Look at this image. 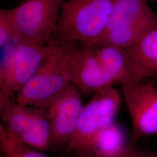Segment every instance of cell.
Wrapping results in <instances>:
<instances>
[{
	"label": "cell",
	"mask_w": 157,
	"mask_h": 157,
	"mask_svg": "<svg viewBox=\"0 0 157 157\" xmlns=\"http://www.w3.org/2000/svg\"><path fill=\"white\" fill-rule=\"evenodd\" d=\"M118 0H68L61 13L48 44H83L90 48L107 28Z\"/></svg>",
	"instance_id": "1"
},
{
	"label": "cell",
	"mask_w": 157,
	"mask_h": 157,
	"mask_svg": "<svg viewBox=\"0 0 157 157\" xmlns=\"http://www.w3.org/2000/svg\"><path fill=\"white\" fill-rule=\"evenodd\" d=\"M62 0H23L10 10L15 31V43L44 46L59 17Z\"/></svg>",
	"instance_id": "2"
},
{
	"label": "cell",
	"mask_w": 157,
	"mask_h": 157,
	"mask_svg": "<svg viewBox=\"0 0 157 157\" xmlns=\"http://www.w3.org/2000/svg\"><path fill=\"white\" fill-rule=\"evenodd\" d=\"M121 104V95L113 86L95 93L83 107L66 152L76 153L84 149L101 130L115 122Z\"/></svg>",
	"instance_id": "3"
},
{
	"label": "cell",
	"mask_w": 157,
	"mask_h": 157,
	"mask_svg": "<svg viewBox=\"0 0 157 157\" xmlns=\"http://www.w3.org/2000/svg\"><path fill=\"white\" fill-rule=\"evenodd\" d=\"M60 47L15 43L8 47L0 66V91L16 98L45 59Z\"/></svg>",
	"instance_id": "4"
},
{
	"label": "cell",
	"mask_w": 157,
	"mask_h": 157,
	"mask_svg": "<svg viewBox=\"0 0 157 157\" xmlns=\"http://www.w3.org/2000/svg\"><path fill=\"white\" fill-rule=\"evenodd\" d=\"M61 65L71 83L85 94L117 84L96 56L93 48L77 44L61 46Z\"/></svg>",
	"instance_id": "5"
},
{
	"label": "cell",
	"mask_w": 157,
	"mask_h": 157,
	"mask_svg": "<svg viewBox=\"0 0 157 157\" xmlns=\"http://www.w3.org/2000/svg\"><path fill=\"white\" fill-rule=\"evenodd\" d=\"M62 48L48 56L36 72L17 93L20 104L47 108L56 97L71 84L64 72L61 61Z\"/></svg>",
	"instance_id": "6"
},
{
	"label": "cell",
	"mask_w": 157,
	"mask_h": 157,
	"mask_svg": "<svg viewBox=\"0 0 157 157\" xmlns=\"http://www.w3.org/2000/svg\"><path fill=\"white\" fill-rule=\"evenodd\" d=\"M122 94L132 124L130 143L157 135V87L143 81L122 86Z\"/></svg>",
	"instance_id": "7"
},
{
	"label": "cell",
	"mask_w": 157,
	"mask_h": 157,
	"mask_svg": "<svg viewBox=\"0 0 157 157\" xmlns=\"http://www.w3.org/2000/svg\"><path fill=\"white\" fill-rule=\"evenodd\" d=\"M84 106L81 92L72 84L51 103L47 109L52 130V147L67 145Z\"/></svg>",
	"instance_id": "8"
},
{
	"label": "cell",
	"mask_w": 157,
	"mask_h": 157,
	"mask_svg": "<svg viewBox=\"0 0 157 157\" xmlns=\"http://www.w3.org/2000/svg\"><path fill=\"white\" fill-rule=\"evenodd\" d=\"M117 84L135 83L147 78L144 71L135 62L126 48L116 46L91 48Z\"/></svg>",
	"instance_id": "9"
},
{
	"label": "cell",
	"mask_w": 157,
	"mask_h": 157,
	"mask_svg": "<svg viewBox=\"0 0 157 157\" xmlns=\"http://www.w3.org/2000/svg\"><path fill=\"white\" fill-rule=\"evenodd\" d=\"M157 28V14L133 22L120 25L105 31L90 48L116 46L128 48Z\"/></svg>",
	"instance_id": "10"
},
{
	"label": "cell",
	"mask_w": 157,
	"mask_h": 157,
	"mask_svg": "<svg viewBox=\"0 0 157 157\" xmlns=\"http://www.w3.org/2000/svg\"><path fill=\"white\" fill-rule=\"evenodd\" d=\"M129 143L124 128L114 122L101 130L84 149L75 154L90 157H116L127 148Z\"/></svg>",
	"instance_id": "11"
},
{
	"label": "cell",
	"mask_w": 157,
	"mask_h": 157,
	"mask_svg": "<svg viewBox=\"0 0 157 157\" xmlns=\"http://www.w3.org/2000/svg\"><path fill=\"white\" fill-rule=\"evenodd\" d=\"M22 144L37 150L45 151L52 147V130L48 109L38 108L33 122L28 130L17 140Z\"/></svg>",
	"instance_id": "12"
},
{
	"label": "cell",
	"mask_w": 157,
	"mask_h": 157,
	"mask_svg": "<svg viewBox=\"0 0 157 157\" xmlns=\"http://www.w3.org/2000/svg\"><path fill=\"white\" fill-rule=\"evenodd\" d=\"M126 49L148 78L157 76V28Z\"/></svg>",
	"instance_id": "13"
},
{
	"label": "cell",
	"mask_w": 157,
	"mask_h": 157,
	"mask_svg": "<svg viewBox=\"0 0 157 157\" xmlns=\"http://www.w3.org/2000/svg\"><path fill=\"white\" fill-rule=\"evenodd\" d=\"M155 14L147 0H118L105 32L120 25L140 21Z\"/></svg>",
	"instance_id": "14"
},
{
	"label": "cell",
	"mask_w": 157,
	"mask_h": 157,
	"mask_svg": "<svg viewBox=\"0 0 157 157\" xmlns=\"http://www.w3.org/2000/svg\"><path fill=\"white\" fill-rule=\"evenodd\" d=\"M15 31L12 21L10 10H0V45L7 47L12 42L14 43Z\"/></svg>",
	"instance_id": "15"
},
{
	"label": "cell",
	"mask_w": 157,
	"mask_h": 157,
	"mask_svg": "<svg viewBox=\"0 0 157 157\" xmlns=\"http://www.w3.org/2000/svg\"><path fill=\"white\" fill-rule=\"evenodd\" d=\"M76 157H90L82 154H76ZM116 157H157V151H151L137 146L136 143H129L127 148Z\"/></svg>",
	"instance_id": "16"
},
{
	"label": "cell",
	"mask_w": 157,
	"mask_h": 157,
	"mask_svg": "<svg viewBox=\"0 0 157 157\" xmlns=\"http://www.w3.org/2000/svg\"><path fill=\"white\" fill-rule=\"evenodd\" d=\"M1 157H48L39 150H33L22 144L14 146L11 151Z\"/></svg>",
	"instance_id": "17"
},
{
	"label": "cell",
	"mask_w": 157,
	"mask_h": 157,
	"mask_svg": "<svg viewBox=\"0 0 157 157\" xmlns=\"http://www.w3.org/2000/svg\"><path fill=\"white\" fill-rule=\"evenodd\" d=\"M152 1H153L154 2H155V4H157V0H151Z\"/></svg>",
	"instance_id": "18"
}]
</instances>
